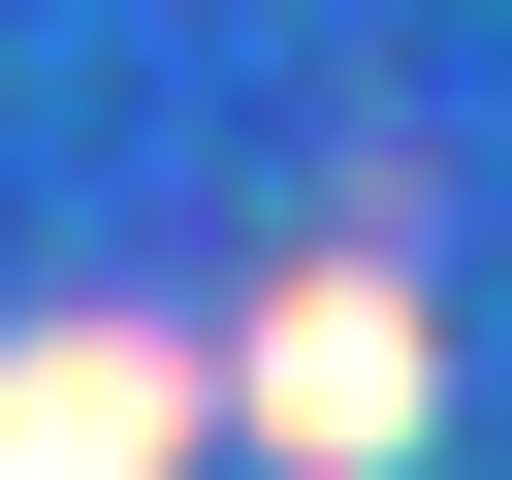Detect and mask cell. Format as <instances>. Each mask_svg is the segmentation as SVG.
Instances as JSON below:
<instances>
[{
    "mask_svg": "<svg viewBox=\"0 0 512 480\" xmlns=\"http://www.w3.org/2000/svg\"><path fill=\"white\" fill-rule=\"evenodd\" d=\"M256 416H288V448H416V320H384V288H288Z\"/></svg>",
    "mask_w": 512,
    "mask_h": 480,
    "instance_id": "cell-1",
    "label": "cell"
},
{
    "mask_svg": "<svg viewBox=\"0 0 512 480\" xmlns=\"http://www.w3.org/2000/svg\"><path fill=\"white\" fill-rule=\"evenodd\" d=\"M128 448H160L128 352H32V384H0V480H128Z\"/></svg>",
    "mask_w": 512,
    "mask_h": 480,
    "instance_id": "cell-2",
    "label": "cell"
}]
</instances>
